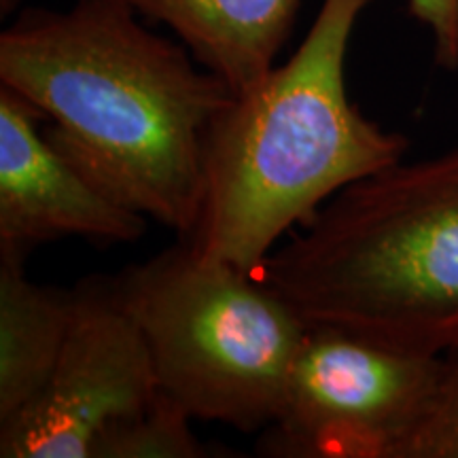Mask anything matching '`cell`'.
<instances>
[{
	"mask_svg": "<svg viewBox=\"0 0 458 458\" xmlns=\"http://www.w3.org/2000/svg\"><path fill=\"white\" fill-rule=\"evenodd\" d=\"M0 85L51 119V145L106 198L196 233L210 130L236 91L181 41L123 0L28 9L0 34Z\"/></svg>",
	"mask_w": 458,
	"mask_h": 458,
	"instance_id": "obj_1",
	"label": "cell"
},
{
	"mask_svg": "<svg viewBox=\"0 0 458 458\" xmlns=\"http://www.w3.org/2000/svg\"><path fill=\"white\" fill-rule=\"evenodd\" d=\"M369 3L323 0L300 49L216 117L204 213L185 240L202 259L257 272L335 193L403 159L408 140L346 91L348 45Z\"/></svg>",
	"mask_w": 458,
	"mask_h": 458,
	"instance_id": "obj_2",
	"label": "cell"
},
{
	"mask_svg": "<svg viewBox=\"0 0 458 458\" xmlns=\"http://www.w3.org/2000/svg\"><path fill=\"white\" fill-rule=\"evenodd\" d=\"M255 274L310 327L448 352L458 346V145L342 189Z\"/></svg>",
	"mask_w": 458,
	"mask_h": 458,
	"instance_id": "obj_3",
	"label": "cell"
},
{
	"mask_svg": "<svg viewBox=\"0 0 458 458\" xmlns=\"http://www.w3.org/2000/svg\"><path fill=\"white\" fill-rule=\"evenodd\" d=\"M157 385L193 420L242 433L276 420L310 325L255 272L172 246L113 278Z\"/></svg>",
	"mask_w": 458,
	"mask_h": 458,
	"instance_id": "obj_4",
	"label": "cell"
},
{
	"mask_svg": "<svg viewBox=\"0 0 458 458\" xmlns=\"http://www.w3.org/2000/svg\"><path fill=\"white\" fill-rule=\"evenodd\" d=\"M439 369L442 354L310 327L257 450L280 458H393L431 403Z\"/></svg>",
	"mask_w": 458,
	"mask_h": 458,
	"instance_id": "obj_5",
	"label": "cell"
},
{
	"mask_svg": "<svg viewBox=\"0 0 458 458\" xmlns=\"http://www.w3.org/2000/svg\"><path fill=\"white\" fill-rule=\"evenodd\" d=\"M159 393L151 354L113 278L72 289L68 334L45 386L0 422L3 458H89L96 439Z\"/></svg>",
	"mask_w": 458,
	"mask_h": 458,
	"instance_id": "obj_6",
	"label": "cell"
},
{
	"mask_svg": "<svg viewBox=\"0 0 458 458\" xmlns=\"http://www.w3.org/2000/svg\"><path fill=\"white\" fill-rule=\"evenodd\" d=\"M45 114L0 85V250L28 257L57 238L136 242L147 216L123 208L89 182L43 130Z\"/></svg>",
	"mask_w": 458,
	"mask_h": 458,
	"instance_id": "obj_7",
	"label": "cell"
},
{
	"mask_svg": "<svg viewBox=\"0 0 458 458\" xmlns=\"http://www.w3.org/2000/svg\"><path fill=\"white\" fill-rule=\"evenodd\" d=\"M168 26L198 64L236 94L272 71L289 38L300 0H123Z\"/></svg>",
	"mask_w": 458,
	"mask_h": 458,
	"instance_id": "obj_8",
	"label": "cell"
},
{
	"mask_svg": "<svg viewBox=\"0 0 458 458\" xmlns=\"http://www.w3.org/2000/svg\"><path fill=\"white\" fill-rule=\"evenodd\" d=\"M72 291L37 284L26 257L0 250V422L45 386L60 359Z\"/></svg>",
	"mask_w": 458,
	"mask_h": 458,
	"instance_id": "obj_9",
	"label": "cell"
},
{
	"mask_svg": "<svg viewBox=\"0 0 458 458\" xmlns=\"http://www.w3.org/2000/svg\"><path fill=\"white\" fill-rule=\"evenodd\" d=\"M193 418L162 388L134 416L114 422L91 445L89 458H204L208 445L191 431Z\"/></svg>",
	"mask_w": 458,
	"mask_h": 458,
	"instance_id": "obj_10",
	"label": "cell"
},
{
	"mask_svg": "<svg viewBox=\"0 0 458 458\" xmlns=\"http://www.w3.org/2000/svg\"><path fill=\"white\" fill-rule=\"evenodd\" d=\"M393 458H458V346L442 354L431 403Z\"/></svg>",
	"mask_w": 458,
	"mask_h": 458,
	"instance_id": "obj_11",
	"label": "cell"
},
{
	"mask_svg": "<svg viewBox=\"0 0 458 458\" xmlns=\"http://www.w3.org/2000/svg\"><path fill=\"white\" fill-rule=\"evenodd\" d=\"M410 13L431 32L435 62L448 71H456L458 0H410Z\"/></svg>",
	"mask_w": 458,
	"mask_h": 458,
	"instance_id": "obj_12",
	"label": "cell"
}]
</instances>
